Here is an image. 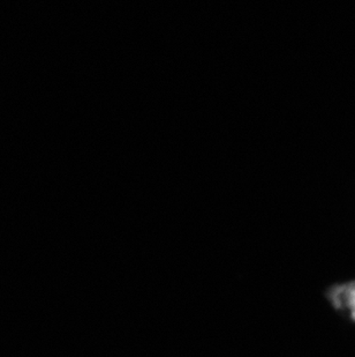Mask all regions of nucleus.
Returning a JSON list of instances; mask_svg holds the SVG:
<instances>
[{
	"mask_svg": "<svg viewBox=\"0 0 355 357\" xmlns=\"http://www.w3.org/2000/svg\"><path fill=\"white\" fill-rule=\"evenodd\" d=\"M329 298L337 309H349L355 320V282L333 287L329 291Z\"/></svg>",
	"mask_w": 355,
	"mask_h": 357,
	"instance_id": "f257e3e1",
	"label": "nucleus"
}]
</instances>
